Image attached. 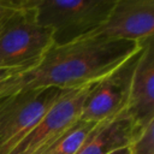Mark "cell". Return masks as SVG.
Returning a JSON list of instances; mask_svg holds the SVG:
<instances>
[{"mask_svg":"<svg viewBox=\"0 0 154 154\" xmlns=\"http://www.w3.org/2000/svg\"><path fill=\"white\" fill-rule=\"evenodd\" d=\"M142 43L91 35L64 46H52L35 69L13 76V90L75 89L95 83L140 51Z\"/></svg>","mask_w":154,"mask_h":154,"instance_id":"obj_1","label":"cell"},{"mask_svg":"<svg viewBox=\"0 0 154 154\" xmlns=\"http://www.w3.org/2000/svg\"><path fill=\"white\" fill-rule=\"evenodd\" d=\"M0 20V71L28 72L35 69L53 46L52 31L41 26L26 0Z\"/></svg>","mask_w":154,"mask_h":154,"instance_id":"obj_2","label":"cell"},{"mask_svg":"<svg viewBox=\"0 0 154 154\" xmlns=\"http://www.w3.org/2000/svg\"><path fill=\"white\" fill-rule=\"evenodd\" d=\"M36 22L52 31L53 46L93 35L107 19L116 0H26Z\"/></svg>","mask_w":154,"mask_h":154,"instance_id":"obj_3","label":"cell"},{"mask_svg":"<svg viewBox=\"0 0 154 154\" xmlns=\"http://www.w3.org/2000/svg\"><path fill=\"white\" fill-rule=\"evenodd\" d=\"M67 89H19L0 96V154H10Z\"/></svg>","mask_w":154,"mask_h":154,"instance_id":"obj_4","label":"cell"},{"mask_svg":"<svg viewBox=\"0 0 154 154\" xmlns=\"http://www.w3.org/2000/svg\"><path fill=\"white\" fill-rule=\"evenodd\" d=\"M93 84L65 90L10 154H41L49 148L79 120L84 99Z\"/></svg>","mask_w":154,"mask_h":154,"instance_id":"obj_5","label":"cell"},{"mask_svg":"<svg viewBox=\"0 0 154 154\" xmlns=\"http://www.w3.org/2000/svg\"><path fill=\"white\" fill-rule=\"evenodd\" d=\"M142 47L122 65L93 84L84 99L81 120L99 124L126 112L132 75Z\"/></svg>","mask_w":154,"mask_h":154,"instance_id":"obj_6","label":"cell"},{"mask_svg":"<svg viewBox=\"0 0 154 154\" xmlns=\"http://www.w3.org/2000/svg\"><path fill=\"white\" fill-rule=\"evenodd\" d=\"M93 35L140 43L154 37V0H116L107 19Z\"/></svg>","mask_w":154,"mask_h":154,"instance_id":"obj_7","label":"cell"},{"mask_svg":"<svg viewBox=\"0 0 154 154\" xmlns=\"http://www.w3.org/2000/svg\"><path fill=\"white\" fill-rule=\"evenodd\" d=\"M126 113L141 129L154 122V37L143 42L132 75Z\"/></svg>","mask_w":154,"mask_h":154,"instance_id":"obj_8","label":"cell"},{"mask_svg":"<svg viewBox=\"0 0 154 154\" xmlns=\"http://www.w3.org/2000/svg\"><path fill=\"white\" fill-rule=\"evenodd\" d=\"M142 131L130 116L124 112L118 117L95 125L76 154H109L128 147Z\"/></svg>","mask_w":154,"mask_h":154,"instance_id":"obj_9","label":"cell"},{"mask_svg":"<svg viewBox=\"0 0 154 154\" xmlns=\"http://www.w3.org/2000/svg\"><path fill=\"white\" fill-rule=\"evenodd\" d=\"M96 124L78 120L66 134L41 154H76Z\"/></svg>","mask_w":154,"mask_h":154,"instance_id":"obj_10","label":"cell"},{"mask_svg":"<svg viewBox=\"0 0 154 154\" xmlns=\"http://www.w3.org/2000/svg\"><path fill=\"white\" fill-rule=\"evenodd\" d=\"M130 154H154V122L149 123L129 144Z\"/></svg>","mask_w":154,"mask_h":154,"instance_id":"obj_11","label":"cell"},{"mask_svg":"<svg viewBox=\"0 0 154 154\" xmlns=\"http://www.w3.org/2000/svg\"><path fill=\"white\" fill-rule=\"evenodd\" d=\"M16 73L13 71H0V96L14 93L12 90V77Z\"/></svg>","mask_w":154,"mask_h":154,"instance_id":"obj_12","label":"cell"},{"mask_svg":"<svg viewBox=\"0 0 154 154\" xmlns=\"http://www.w3.org/2000/svg\"><path fill=\"white\" fill-rule=\"evenodd\" d=\"M16 7L14 0H0V20Z\"/></svg>","mask_w":154,"mask_h":154,"instance_id":"obj_13","label":"cell"},{"mask_svg":"<svg viewBox=\"0 0 154 154\" xmlns=\"http://www.w3.org/2000/svg\"><path fill=\"white\" fill-rule=\"evenodd\" d=\"M109 154H130V149H129V146L128 147H122V148H118V149L111 152Z\"/></svg>","mask_w":154,"mask_h":154,"instance_id":"obj_14","label":"cell"}]
</instances>
